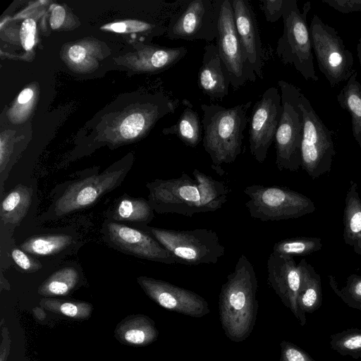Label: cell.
<instances>
[{
    "mask_svg": "<svg viewBox=\"0 0 361 361\" xmlns=\"http://www.w3.org/2000/svg\"><path fill=\"white\" fill-rule=\"evenodd\" d=\"M257 288L254 267L247 257L241 255L222 285L219 299L221 326L232 341L241 342L252 331L258 309Z\"/></svg>",
    "mask_w": 361,
    "mask_h": 361,
    "instance_id": "1",
    "label": "cell"
},
{
    "mask_svg": "<svg viewBox=\"0 0 361 361\" xmlns=\"http://www.w3.org/2000/svg\"><path fill=\"white\" fill-rule=\"evenodd\" d=\"M251 102L226 108L218 104H202V145L213 165L231 164L241 153L243 131Z\"/></svg>",
    "mask_w": 361,
    "mask_h": 361,
    "instance_id": "2",
    "label": "cell"
},
{
    "mask_svg": "<svg viewBox=\"0 0 361 361\" xmlns=\"http://www.w3.org/2000/svg\"><path fill=\"white\" fill-rule=\"evenodd\" d=\"M310 9V1H307L300 11L296 0H289L282 17L283 33L278 39L276 53L283 63L293 66L306 80L317 81L307 21Z\"/></svg>",
    "mask_w": 361,
    "mask_h": 361,
    "instance_id": "3",
    "label": "cell"
},
{
    "mask_svg": "<svg viewBox=\"0 0 361 361\" xmlns=\"http://www.w3.org/2000/svg\"><path fill=\"white\" fill-rule=\"evenodd\" d=\"M278 85L281 97V115L275 135L276 165L279 171H297L302 166V114L300 105L302 92L284 80Z\"/></svg>",
    "mask_w": 361,
    "mask_h": 361,
    "instance_id": "4",
    "label": "cell"
},
{
    "mask_svg": "<svg viewBox=\"0 0 361 361\" xmlns=\"http://www.w3.org/2000/svg\"><path fill=\"white\" fill-rule=\"evenodd\" d=\"M157 239L177 260L187 265L216 264L225 252L218 234L210 229L176 231L148 227Z\"/></svg>",
    "mask_w": 361,
    "mask_h": 361,
    "instance_id": "5",
    "label": "cell"
},
{
    "mask_svg": "<svg viewBox=\"0 0 361 361\" xmlns=\"http://www.w3.org/2000/svg\"><path fill=\"white\" fill-rule=\"evenodd\" d=\"M243 192L249 197L245 207L250 216L263 221L296 219L316 210L311 199L286 187L252 185Z\"/></svg>",
    "mask_w": 361,
    "mask_h": 361,
    "instance_id": "6",
    "label": "cell"
},
{
    "mask_svg": "<svg viewBox=\"0 0 361 361\" xmlns=\"http://www.w3.org/2000/svg\"><path fill=\"white\" fill-rule=\"evenodd\" d=\"M300 105L303 124L301 167L311 178L316 179L331 169L336 154L333 132L325 126L303 93L300 94Z\"/></svg>",
    "mask_w": 361,
    "mask_h": 361,
    "instance_id": "7",
    "label": "cell"
},
{
    "mask_svg": "<svg viewBox=\"0 0 361 361\" xmlns=\"http://www.w3.org/2000/svg\"><path fill=\"white\" fill-rule=\"evenodd\" d=\"M319 71L333 87L348 81L355 70L354 59L334 27L314 14L309 27Z\"/></svg>",
    "mask_w": 361,
    "mask_h": 361,
    "instance_id": "8",
    "label": "cell"
},
{
    "mask_svg": "<svg viewBox=\"0 0 361 361\" xmlns=\"http://www.w3.org/2000/svg\"><path fill=\"white\" fill-rule=\"evenodd\" d=\"M220 0H188L171 18L167 34L172 39L212 41L216 38Z\"/></svg>",
    "mask_w": 361,
    "mask_h": 361,
    "instance_id": "9",
    "label": "cell"
},
{
    "mask_svg": "<svg viewBox=\"0 0 361 361\" xmlns=\"http://www.w3.org/2000/svg\"><path fill=\"white\" fill-rule=\"evenodd\" d=\"M147 187L149 202L158 213H175L188 217L202 213L197 182L185 172L179 178L157 179Z\"/></svg>",
    "mask_w": 361,
    "mask_h": 361,
    "instance_id": "10",
    "label": "cell"
},
{
    "mask_svg": "<svg viewBox=\"0 0 361 361\" xmlns=\"http://www.w3.org/2000/svg\"><path fill=\"white\" fill-rule=\"evenodd\" d=\"M217 48L231 85L238 89L247 81L255 82L257 76L247 69L237 34L231 0H220Z\"/></svg>",
    "mask_w": 361,
    "mask_h": 361,
    "instance_id": "11",
    "label": "cell"
},
{
    "mask_svg": "<svg viewBox=\"0 0 361 361\" xmlns=\"http://www.w3.org/2000/svg\"><path fill=\"white\" fill-rule=\"evenodd\" d=\"M281 97L275 87L266 90L255 104L249 127L251 154L259 163L267 158L281 115Z\"/></svg>",
    "mask_w": 361,
    "mask_h": 361,
    "instance_id": "12",
    "label": "cell"
},
{
    "mask_svg": "<svg viewBox=\"0 0 361 361\" xmlns=\"http://www.w3.org/2000/svg\"><path fill=\"white\" fill-rule=\"evenodd\" d=\"M138 281L153 300L167 310L193 317H202L210 311L206 300L190 290L145 276Z\"/></svg>",
    "mask_w": 361,
    "mask_h": 361,
    "instance_id": "13",
    "label": "cell"
},
{
    "mask_svg": "<svg viewBox=\"0 0 361 361\" xmlns=\"http://www.w3.org/2000/svg\"><path fill=\"white\" fill-rule=\"evenodd\" d=\"M267 281L283 304L303 326L307 322L298 305L300 271L293 257L271 253L267 263Z\"/></svg>",
    "mask_w": 361,
    "mask_h": 361,
    "instance_id": "14",
    "label": "cell"
},
{
    "mask_svg": "<svg viewBox=\"0 0 361 361\" xmlns=\"http://www.w3.org/2000/svg\"><path fill=\"white\" fill-rule=\"evenodd\" d=\"M237 34L247 69L263 78V50L256 17L248 0H231Z\"/></svg>",
    "mask_w": 361,
    "mask_h": 361,
    "instance_id": "15",
    "label": "cell"
},
{
    "mask_svg": "<svg viewBox=\"0 0 361 361\" xmlns=\"http://www.w3.org/2000/svg\"><path fill=\"white\" fill-rule=\"evenodd\" d=\"M123 171L106 172L75 181L69 185L55 204L57 215L86 207L114 188L123 177Z\"/></svg>",
    "mask_w": 361,
    "mask_h": 361,
    "instance_id": "16",
    "label": "cell"
},
{
    "mask_svg": "<svg viewBox=\"0 0 361 361\" xmlns=\"http://www.w3.org/2000/svg\"><path fill=\"white\" fill-rule=\"evenodd\" d=\"M109 240L120 250L136 257L165 264H176L175 257L152 235L118 223L107 225Z\"/></svg>",
    "mask_w": 361,
    "mask_h": 361,
    "instance_id": "17",
    "label": "cell"
},
{
    "mask_svg": "<svg viewBox=\"0 0 361 361\" xmlns=\"http://www.w3.org/2000/svg\"><path fill=\"white\" fill-rule=\"evenodd\" d=\"M197 85L200 90L210 98L221 99L228 94L230 80L217 46L214 44H207L204 48Z\"/></svg>",
    "mask_w": 361,
    "mask_h": 361,
    "instance_id": "18",
    "label": "cell"
},
{
    "mask_svg": "<svg viewBox=\"0 0 361 361\" xmlns=\"http://www.w3.org/2000/svg\"><path fill=\"white\" fill-rule=\"evenodd\" d=\"M343 223L345 243L361 255V199L357 184L353 180L350 181L345 198Z\"/></svg>",
    "mask_w": 361,
    "mask_h": 361,
    "instance_id": "19",
    "label": "cell"
},
{
    "mask_svg": "<svg viewBox=\"0 0 361 361\" xmlns=\"http://www.w3.org/2000/svg\"><path fill=\"white\" fill-rule=\"evenodd\" d=\"M300 271V283L298 294V305L305 314L317 310L322 303V279L305 259L298 264Z\"/></svg>",
    "mask_w": 361,
    "mask_h": 361,
    "instance_id": "20",
    "label": "cell"
},
{
    "mask_svg": "<svg viewBox=\"0 0 361 361\" xmlns=\"http://www.w3.org/2000/svg\"><path fill=\"white\" fill-rule=\"evenodd\" d=\"M185 107L177 122L164 130L166 135H175L185 145L196 147L202 140L203 127L197 112L193 110L190 103L184 99Z\"/></svg>",
    "mask_w": 361,
    "mask_h": 361,
    "instance_id": "21",
    "label": "cell"
},
{
    "mask_svg": "<svg viewBox=\"0 0 361 361\" xmlns=\"http://www.w3.org/2000/svg\"><path fill=\"white\" fill-rule=\"evenodd\" d=\"M357 75L355 71L338 94L337 101L350 115L353 135L361 149V84L357 80Z\"/></svg>",
    "mask_w": 361,
    "mask_h": 361,
    "instance_id": "22",
    "label": "cell"
},
{
    "mask_svg": "<svg viewBox=\"0 0 361 361\" xmlns=\"http://www.w3.org/2000/svg\"><path fill=\"white\" fill-rule=\"evenodd\" d=\"M192 175L200 190L202 212H214L222 207L229 192L225 183L216 180L197 169L192 171Z\"/></svg>",
    "mask_w": 361,
    "mask_h": 361,
    "instance_id": "23",
    "label": "cell"
},
{
    "mask_svg": "<svg viewBox=\"0 0 361 361\" xmlns=\"http://www.w3.org/2000/svg\"><path fill=\"white\" fill-rule=\"evenodd\" d=\"M32 200L31 188L17 185L1 203L0 215L4 222L18 224L28 211Z\"/></svg>",
    "mask_w": 361,
    "mask_h": 361,
    "instance_id": "24",
    "label": "cell"
},
{
    "mask_svg": "<svg viewBox=\"0 0 361 361\" xmlns=\"http://www.w3.org/2000/svg\"><path fill=\"white\" fill-rule=\"evenodd\" d=\"M71 235H48L31 237L21 245V249L25 252L36 256H47L58 253L71 244Z\"/></svg>",
    "mask_w": 361,
    "mask_h": 361,
    "instance_id": "25",
    "label": "cell"
},
{
    "mask_svg": "<svg viewBox=\"0 0 361 361\" xmlns=\"http://www.w3.org/2000/svg\"><path fill=\"white\" fill-rule=\"evenodd\" d=\"M154 217V210L149 202L142 198H124L114 210V218L118 221L149 222Z\"/></svg>",
    "mask_w": 361,
    "mask_h": 361,
    "instance_id": "26",
    "label": "cell"
},
{
    "mask_svg": "<svg viewBox=\"0 0 361 361\" xmlns=\"http://www.w3.org/2000/svg\"><path fill=\"white\" fill-rule=\"evenodd\" d=\"M322 240L317 237H296L276 243L272 253L286 256H307L322 249Z\"/></svg>",
    "mask_w": 361,
    "mask_h": 361,
    "instance_id": "27",
    "label": "cell"
},
{
    "mask_svg": "<svg viewBox=\"0 0 361 361\" xmlns=\"http://www.w3.org/2000/svg\"><path fill=\"white\" fill-rule=\"evenodd\" d=\"M329 344L332 350L342 356L361 357V328L347 329L331 334Z\"/></svg>",
    "mask_w": 361,
    "mask_h": 361,
    "instance_id": "28",
    "label": "cell"
},
{
    "mask_svg": "<svg viewBox=\"0 0 361 361\" xmlns=\"http://www.w3.org/2000/svg\"><path fill=\"white\" fill-rule=\"evenodd\" d=\"M329 279L332 290L348 306L357 309L361 305V276L350 274L341 288L334 276L329 275Z\"/></svg>",
    "mask_w": 361,
    "mask_h": 361,
    "instance_id": "29",
    "label": "cell"
},
{
    "mask_svg": "<svg viewBox=\"0 0 361 361\" xmlns=\"http://www.w3.org/2000/svg\"><path fill=\"white\" fill-rule=\"evenodd\" d=\"M78 279V273L75 268H61L50 276L42 288L49 294L63 295L75 285Z\"/></svg>",
    "mask_w": 361,
    "mask_h": 361,
    "instance_id": "30",
    "label": "cell"
},
{
    "mask_svg": "<svg viewBox=\"0 0 361 361\" xmlns=\"http://www.w3.org/2000/svg\"><path fill=\"white\" fill-rule=\"evenodd\" d=\"M146 120L140 113L133 114L123 121L120 130L122 136L126 139L137 137L144 129Z\"/></svg>",
    "mask_w": 361,
    "mask_h": 361,
    "instance_id": "31",
    "label": "cell"
},
{
    "mask_svg": "<svg viewBox=\"0 0 361 361\" xmlns=\"http://www.w3.org/2000/svg\"><path fill=\"white\" fill-rule=\"evenodd\" d=\"M289 0H262L260 7L266 20L276 23L283 17L288 7Z\"/></svg>",
    "mask_w": 361,
    "mask_h": 361,
    "instance_id": "32",
    "label": "cell"
},
{
    "mask_svg": "<svg viewBox=\"0 0 361 361\" xmlns=\"http://www.w3.org/2000/svg\"><path fill=\"white\" fill-rule=\"evenodd\" d=\"M279 361H315L307 352L287 341H281Z\"/></svg>",
    "mask_w": 361,
    "mask_h": 361,
    "instance_id": "33",
    "label": "cell"
},
{
    "mask_svg": "<svg viewBox=\"0 0 361 361\" xmlns=\"http://www.w3.org/2000/svg\"><path fill=\"white\" fill-rule=\"evenodd\" d=\"M11 257L14 262L26 271H35L42 267L39 261L30 257L25 251L18 248L12 250Z\"/></svg>",
    "mask_w": 361,
    "mask_h": 361,
    "instance_id": "34",
    "label": "cell"
},
{
    "mask_svg": "<svg viewBox=\"0 0 361 361\" xmlns=\"http://www.w3.org/2000/svg\"><path fill=\"white\" fill-rule=\"evenodd\" d=\"M35 32L36 23L32 19L28 18L23 21L20 31V37L21 44L25 50L32 48L35 43Z\"/></svg>",
    "mask_w": 361,
    "mask_h": 361,
    "instance_id": "35",
    "label": "cell"
},
{
    "mask_svg": "<svg viewBox=\"0 0 361 361\" xmlns=\"http://www.w3.org/2000/svg\"><path fill=\"white\" fill-rule=\"evenodd\" d=\"M322 2L340 13L361 12V0H322Z\"/></svg>",
    "mask_w": 361,
    "mask_h": 361,
    "instance_id": "36",
    "label": "cell"
},
{
    "mask_svg": "<svg viewBox=\"0 0 361 361\" xmlns=\"http://www.w3.org/2000/svg\"><path fill=\"white\" fill-rule=\"evenodd\" d=\"M155 334L145 333L141 329H131L125 334V339L129 343L134 344H142L146 340L153 339Z\"/></svg>",
    "mask_w": 361,
    "mask_h": 361,
    "instance_id": "37",
    "label": "cell"
},
{
    "mask_svg": "<svg viewBox=\"0 0 361 361\" xmlns=\"http://www.w3.org/2000/svg\"><path fill=\"white\" fill-rule=\"evenodd\" d=\"M65 13V10L62 6H58L53 9L50 20L51 27L53 29H57L62 25Z\"/></svg>",
    "mask_w": 361,
    "mask_h": 361,
    "instance_id": "38",
    "label": "cell"
},
{
    "mask_svg": "<svg viewBox=\"0 0 361 361\" xmlns=\"http://www.w3.org/2000/svg\"><path fill=\"white\" fill-rule=\"evenodd\" d=\"M68 56L73 61L78 63L85 58L86 50L82 46L73 45L68 51Z\"/></svg>",
    "mask_w": 361,
    "mask_h": 361,
    "instance_id": "39",
    "label": "cell"
},
{
    "mask_svg": "<svg viewBox=\"0 0 361 361\" xmlns=\"http://www.w3.org/2000/svg\"><path fill=\"white\" fill-rule=\"evenodd\" d=\"M60 310L63 314L69 317L75 316L78 310L75 305L70 302H65L61 304Z\"/></svg>",
    "mask_w": 361,
    "mask_h": 361,
    "instance_id": "40",
    "label": "cell"
},
{
    "mask_svg": "<svg viewBox=\"0 0 361 361\" xmlns=\"http://www.w3.org/2000/svg\"><path fill=\"white\" fill-rule=\"evenodd\" d=\"M33 96V92L31 89L27 88L23 90L18 97V102L20 104H25L27 103L30 100L32 97Z\"/></svg>",
    "mask_w": 361,
    "mask_h": 361,
    "instance_id": "41",
    "label": "cell"
},
{
    "mask_svg": "<svg viewBox=\"0 0 361 361\" xmlns=\"http://www.w3.org/2000/svg\"><path fill=\"white\" fill-rule=\"evenodd\" d=\"M106 27V29L111 30L116 32H124L126 30V25L123 23H115L111 25L103 27L102 28Z\"/></svg>",
    "mask_w": 361,
    "mask_h": 361,
    "instance_id": "42",
    "label": "cell"
},
{
    "mask_svg": "<svg viewBox=\"0 0 361 361\" xmlns=\"http://www.w3.org/2000/svg\"><path fill=\"white\" fill-rule=\"evenodd\" d=\"M357 55L358 61H359L360 68H361V37H360L358 39V42L357 44Z\"/></svg>",
    "mask_w": 361,
    "mask_h": 361,
    "instance_id": "43",
    "label": "cell"
},
{
    "mask_svg": "<svg viewBox=\"0 0 361 361\" xmlns=\"http://www.w3.org/2000/svg\"><path fill=\"white\" fill-rule=\"evenodd\" d=\"M357 310H360V311H361V305H360V306L357 308Z\"/></svg>",
    "mask_w": 361,
    "mask_h": 361,
    "instance_id": "44",
    "label": "cell"
}]
</instances>
